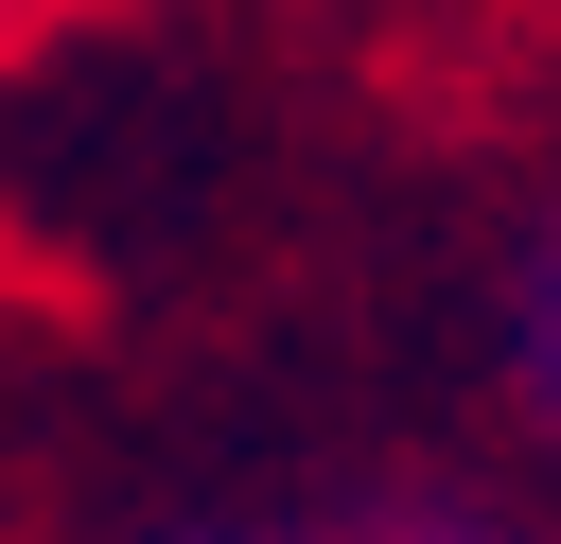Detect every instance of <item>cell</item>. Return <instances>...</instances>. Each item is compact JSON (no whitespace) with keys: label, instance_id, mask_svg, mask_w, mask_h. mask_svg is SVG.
<instances>
[{"label":"cell","instance_id":"cell-1","mask_svg":"<svg viewBox=\"0 0 561 544\" xmlns=\"http://www.w3.org/2000/svg\"><path fill=\"white\" fill-rule=\"evenodd\" d=\"M491 386H508V421L561 456V193L508 228V263H491Z\"/></svg>","mask_w":561,"mask_h":544},{"label":"cell","instance_id":"cell-2","mask_svg":"<svg viewBox=\"0 0 561 544\" xmlns=\"http://www.w3.org/2000/svg\"><path fill=\"white\" fill-rule=\"evenodd\" d=\"M123 544H351V526H316V509H140Z\"/></svg>","mask_w":561,"mask_h":544},{"label":"cell","instance_id":"cell-3","mask_svg":"<svg viewBox=\"0 0 561 544\" xmlns=\"http://www.w3.org/2000/svg\"><path fill=\"white\" fill-rule=\"evenodd\" d=\"M351 544H543L526 509H456V491H421V509H368Z\"/></svg>","mask_w":561,"mask_h":544},{"label":"cell","instance_id":"cell-4","mask_svg":"<svg viewBox=\"0 0 561 544\" xmlns=\"http://www.w3.org/2000/svg\"><path fill=\"white\" fill-rule=\"evenodd\" d=\"M0 18H35V0H0Z\"/></svg>","mask_w":561,"mask_h":544}]
</instances>
